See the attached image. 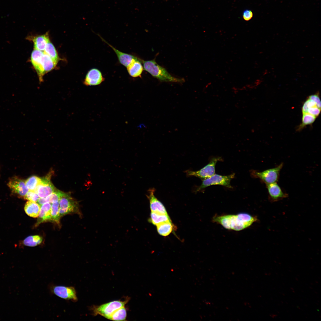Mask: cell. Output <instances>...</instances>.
<instances>
[{
	"mask_svg": "<svg viewBox=\"0 0 321 321\" xmlns=\"http://www.w3.org/2000/svg\"><path fill=\"white\" fill-rule=\"evenodd\" d=\"M150 220L152 223L156 226L164 222H171L168 214H162L152 212H151L150 214Z\"/></svg>",
	"mask_w": 321,
	"mask_h": 321,
	"instance_id": "obj_20",
	"label": "cell"
},
{
	"mask_svg": "<svg viewBox=\"0 0 321 321\" xmlns=\"http://www.w3.org/2000/svg\"><path fill=\"white\" fill-rule=\"evenodd\" d=\"M221 160L220 157L213 158L207 165L199 170L186 171V175L188 176L197 177L202 180L209 177L215 174L216 164L218 161Z\"/></svg>",
	"mask_w": 321,
	"mask_h": 321,
	"instance_id": "obj_7",
	"label": "cell"
},
{
	"mask_svg": "<svg viewBox=\"0 0 321 321\" xmlns=\"http://www.w3.org/2000/svg\"><path fill=\"white\" fill-rule=\"evenodd\" d=\"M40 180V178L35 176H32L27 179L25 182L29 191H34Z\"/></svg>",
	"mask_w": 321,
	"mask_h": 321,
	"instance_id": "obj_27",
	"label": "cell"
},
{
	"mask_svg": "<svg viewBox=\"0 0 321 321\" xmlns=\"http://www.w3.org/2000/svg\"><path fill=\"white\" fill-rule=\"evenodd\" d=\"M51 204L50 203H45L40 206L36 226L44 222L52 221L51 217Z\"/></svg>",
	"mask_w": 321,
	"mask_h": 321,
	"instance_id": "obj_15",
	"label": "cell"
},
{
	"mask_svg": "<svg viewBox=\"0 0 321 321\" xmlns=\"http://www.w3.org/2000/svg\"><path fill=\"white\" fill-rule=\"evenodd\" d=\"M129 300H117L112 301L99 306H94L91 307L92 314L94 316L100 315L108 319L111 315L119 309L125 306Z\"/></svg>",
	"mask_w": 321,
	"mask_h": 321,
	"instance_id": "obj_2",
	"label": "cell"
},
{
	"mask_svg": "<svg viewBox=\"0 0 321 321\" xmlns=\"http://www.w3.org/2000/svg\"><path fill=\"white\" fill-rule=\"evenodd\" d=\"M43 69L45 74L54 69L57 65L52 59L44 52Z\"/></svg>",
	"mask_w": 321,
	"mask_h": 321,
	"instance_id": "obj_23",
	"label": "cell"
},
{
	"mask_svg": "<svg viewBox=\"0 0 321 321\" xmlns=\"http://www.w3.org/2000/svg\"><path fill=\"white\" fill-rule=\"evenodd\" d=\"M234 176V174L226 176L214 174L209 177L202 180L201 184L197 188L196 191H200L207 187L214 185H221L232 188L230 182Z\"/></svg>",
	"mask_w": 321,
	"mask_h": 321,
	"instance_id": "obj_4",
	"label": "cell"
},
{
	"mask_svg": "<svg viewBox=\"0 0 321 321\" xmlns=\"http://www.w3.org/2000/svg\"><path fill=\"white\" fill-rule=\"evenodd\" d=\"M266 185L268 194V199L270 202H276L288 197V194L283 192L277 182Z\"/></svg>",
	"mask_w": 321,
	"mask_h": 321,
	"instance_id": "obj_11",
	"label": "cell"
},
{
	"mask_svg": "<svg viewBox=\"0 0 321 321\" xmlns=\"http://www.w3.org/2000/svg\"><path fill=\"white\" fill-rule=\"evenodd\" d=\"M43 51L34 49L31 56V61L38 74L40 81H43V76L45 74L43 69Z\"/></svg>",
	"mask_w": 321,
	"mask_h": 321,
	"instance_id": "obj_10",
	"label": "cell"
},
{
	"mask_svg": "<svg viewBox=\"0 0 321 321\" xmlns=\"http://www.w3.org/2000/svg\"><path fill=\"white\" fill-rule=\"evenodd\" d=\"M40 208V206L38 203L29 201L26 203L24 210L28 215L35 218L38 217Z\"/></svg>",
	"mask_w": 321,
	"mask_h": 321,
	"instance_id": "obj_18",
	"label": "cell"
},
{
	"mask_svg": "<svg viewBox=\"0 0 321 321\" xmlns=\"http://www.w3.org/2000/svg\"><path fill=\"white\" fill-rule=\"evenodd\" d=\"M320 111L321 108L315 106L309 108L308 110L307 113L317 117L319 115Z\"/></svg>",
	"mask_w": 321,
	"mask_h": 321,
	"instance_id": "obj_32",
	"label": "cell"
},
{
	"mask_svg": "<svg viewBox=\"0 0 321 321\" xmlns=\"http://www.w3.org/2000/svg\"><path fill=\"white\" fill-rule=\"evenodd\" d=\"M315 106H317L315 103L312 100L308 98L304 103L302 106V113H307L308 110L309 108Z\"/></svg>",
	"mask_w": 321,
	"mask_h": 321,
	"instance_id": "obj_30",
	"label": "cell"
},
{
	"mask_svg": "<svg viewBox=\"0 0 321 321\" xmlns=\"http://www.w3.org/2000/svg\"><path fill=\"white\" fill-rule=\"evenodd\" d=\"M141 61L143 63L144 70L161 81L179 83L185 81L184 79L173 77L165 68L158 65L155 59L148 61L141 59Z\"/></svg>",
	"mask_w": 321,
	"mask_h": 321,
	"instance_id": "obj_1",
	"label": "cell"
},
{
	"mask_svg": "<svg viewBox=\"0 0 321 321\" xmlns=\"http://www.w3.org/2000/svg\"><path fill=\"white\" fill-rule=\"evenodd\" d=\"M308 98L313 101L317 106L321 108V102L318 93L309 96Z\"/></svg>",
	"mask_w": 321,
	"mask_h": 321,
	"instance_id": "obj_31",
	"label": "cell"
},
{
	"mask_svg": "<svg viewBox=\"0 0 321 321\" xmlns=\"http://www.w3.org/2000/svg\"><path fill=\"white\" fill-rule=\"evenodd\" d=\"M52 172L50 171L45 176L41 178L40 182L34 191L40 198L47 196L56 189L50 180Z\"/></svg>",
	"mask_w": 321,
	"mask_h": 321,
	"instance_id": "obj_8",
	"label": "cell"
},
{
	"mask_svg": "<svg viewBox=\"0 0 321 321\" xmlns=\"http://www.w3.org/2000/svg\"><path fill=\"white\" fill-rule=\"evenodd\" d=\"M155 189L154 188L148 190V194L147 196L150 201V207L151 212L164 214H168L164 206L154 195Z\"/></svg>",
	"mask_w": 321,
	"mask_h": 321,
	"instance_id": "obj_13",
	"label": "cell"
},
{
	"mask_svg": "<svg viewBox=\"0 0 321 321\" xmlns=\"http://www.w3.org/2000/svg\"><path fill=\"white\" fill-rule=\"evenodd\" d=\"M253 15V13L251 11L247 10L244 12L243 16L245 20L248 21L252 18Z\"/></svg>",
	"mask_w": 321,
	"mask_h": 321,
	"instance_id": "obj_33",
	"label": "cell"
},
{
	"mask_svg": "<svg viewBox=\"0 0 321 321\" xmlns=\"http://www.w3.org/2000/svg\"><path fill=\"white\" fill-rule=\"evenodd\" d=\"M126 68L129 75L134 78L140 76L143 70L141 59L138 57L133 59Z\"/></svg>",
	"mask_w": 321,
	"mask_h": 321,
	"instance_id": "obj_16",
	"label": "cell"
},
{
	"mask_svg": "<svg viewBox=\"0 0 321 321\" xmlns=\"http://www.w3.org/2000/svg\"><path fill=\"white\" fill-rule=\"evenodd\" d=\"M7 185L12 193L19 197L23 198L29 191L25 181L17 176L10 178Z\"/></svg>",
	"mask_w": 321,
	"mask_h": 321,
	"instance_id": "obj_9",
	"label": "cell"
},
{
	"mask_svg": "<svg viewBox=\"0 0 321 321\" xmlns=\"http://www.w3.org/2000/svg\"><path fill=\"white\" fill-rule=\"evenodd\" d=\"M43 241V238L38 235L30 236L23 240V244L27 246L34 247L40 244Z\"/></svg>",
	"mask_w": 321,
	"mask_h": 321,
	"instance_id": "obj_25",
	"label": "cell"
},
{
	"mask_svg": "<svg viewBox=\"0 0 321 321\" xmlns=\"http://www.w3.org/2000/svg\"><path fill=\"white\" fill-rule=\"evenodd\" d=\"M157 232L160 235L166 236L169 235L172 232L173 225L171 222H166L160 223L156 225Z\"/></svg>",
	"mask_w": 321,
	"mask_h": 321,
	"instance_id": "obj_21",
	"label": "cell"
},
{
	"mask_svg": "<svg viewBox=\"0 0 321 321\" xmlns=\"http://www.w3.org/2000/svg\"><path fill=\"white\" fill-rule=\"evenodd\" d=\"M316 118V117L308 113L303 114L302 124L300 126V128L306 125L312 124L314 122Z\"/></svg>",
	"mask_w": 321,
	"mask_h": 321,
	"instance_id": "obj_28",
	"label": "cell"
},
{
	"mask_svg": "<svg viewBox=\"0 0 321 321\" xmlns=\"http://www.w3.org/2000/svg\"><path fill=\"white\" fill-rule=\"evenodd\" d=\"M127 315L126 309L125 306L116 310L108 319L115 321H125Z\"/></svg>",
	"mask_w": 321,
	"mask_h": 321,
	"instance_id": "obj_24",
	"label": "cell"
},
{
	"mask_svg": "<svg viewBox=\"0 0 321 321\" xmlns=\"http://www.w3.org/2000/svg\"><path fill=\"white\" fill-rule=\"evenodd\" d=\"M59 203L60 217L72 213H80L77 202L68 193H64Z\"/></svg>",
	"mask_w": 321,
	"mask_h": 321,
	"instance_id": "obj_6",
	"label": "cell"
},
{
	"mask_svg": "<svg viewBox=\"0 0 321 321\" xmlns=\"http://www.w3.org/2000/svg\"><path fill=\"white\" fill-rule=\"evenodd\" d=\"M64 193L56 189L53 193L47 196L39 198L37 202V203L41 206L47 202L52 203L55 201H59Z\"/></svg>",
	"mask_w": 321,
	"mask_h": 321,
	"instance_id": "obj_19",
	"label": "cell"
},
{
	"mask_svg": "<svg viewBox=\"0 0 321 321\" xmlns=\"http://www.w3.org/2000/svg\"><path fill=\"white\" fill-rule=\"evenodd\" d=\"M32 38L34 43V49L43 52L47 44L50 41L48 32L44 34L35 36Z\"/></svg>",
	"mask_w": 321,
	"mask_h": 321,
	"instance_id": "obj_17",
	"label": "cell"
},
{
	"mask_svg": "<svg viewBox=\"0 0 321 321\" xmlns=\"http://www.w3.org/2000/svg\"><path fill=\"white\" fill-rule=\"evenodd\" d=\"M50 292L58 297L66 300L76 302L78 300L76 290L72 286H58L51 284L49 285Z\"/></svg>",
	"mask_w": 321,
	"mask_h": 321,
	"instance_id": "obj_5",
	"label": "cell"
},
{
	"mask_svg": "<svg viewBox=\"0 0 321 321\" xmlns=\"http://www.w3.org/2000/svg\"><path fill=\"white\" fill-rule=\"evenodd\" d=\"M98 36L103 41L107 44L113 49L116 53L120 63L126 67L128 66L133 59L137 57L133 55L125 53L118 50L109 44L100 35H98Z\"/></svg>",
	"mask_w": 321,
	"mask_h": 321,
	"instance_id": "obj_14",
	"label": "cell"
},
{
	"mask_svg": "<svg viewBox=\"0 0 321 321\" xmlns=\"http://www.w3.org/2000/svg\"><path fill=\"white\" fill-rule=\"evenodd\" d=\"M51 217L52 221L59 224L60 216L59 212V201L52 203L51 208Z\"/></svg>",
	"mask_w": 321,
	"mask_h": 321,
	"instance_id": "obj_26",
	"label": "cell"
},
{
	"mask_svg": "<svg viewBox=\"0 0 321 321\" xmlns=\"http://www.w3.org/2000/svg\"><path fill=\"white\" fill-rule=\"evenodd\" d=\"M40 197L34 191H29L24 197V199L34 202H37Z\"/></svg>",
	"mask_w": 321,
	"mask_h": 321,
	"instance_id": "obj_29",
	"label": "cell"
},
{
	"mask_svg": "<svg viewBox=\"0 0 321 321\" xmlns=\"http://www.w3.org/2000/svg\"><path fill=\"white\" fill-rule=\"evenodd\" d=\"M105 80L101 71L96 68L90 70L87 73L84 83L86 86H96L100 84Z\"/></svg>",
	"mask_w": 321,
	"mask_h": 321,
	"instance_id": "obj_12",
	"label": "cell"
},
{
	"mask_svg": "<svg viewBox=\"0 0 321 321\" xmlns=\"http://www.w3.org/2000/svg\"><path fill=\"white\" fill-rule=\"evenodd\" d=\"M283 166L281 163L278 166L268 169L262 171H253L252 176L255 178L259 179L265 184L277 182L280 175V173Z\"/></svg>",
	"mask_w": 321,
	"mask_h": 321,
	"instance_id": "obj_3",
	"label": "cell"
},
{
	"mask_svg": "<svg viewBox=\"0 0 321 321\" xmlns=\"http://www.w3.org/2000/svg\"><path fill=\"white\" fill-rule=\"evenodd\" d=\"M56 64L59 60V57L54 45L50 42L47 44L44 51Z\"/></svg>",
	"mask_w": 321,
	"mask_h": 321,
	"instance_id": "obj_22",
	"label": "cell"
}]
</instances>
